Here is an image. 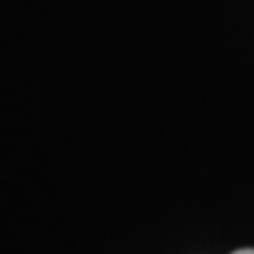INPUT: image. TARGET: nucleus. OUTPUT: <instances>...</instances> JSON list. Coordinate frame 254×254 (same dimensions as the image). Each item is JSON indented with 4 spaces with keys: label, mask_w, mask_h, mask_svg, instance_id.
<instances>
[{
    "label": "nucleus",
    "mask_w": 254,
    "mask_h": 254,
    "mask_svg": "<svg viewBox=\"0 0 254 254\" xmlns=\"http://www.w3.org/2000/svg\"><path fill=\"white\" fill-rule=\"evenodd\" d=\"M233 254H254V250H238V252H233Z\"/></svg>",
    "instance_id": "obj_1"
}]
</instances>
